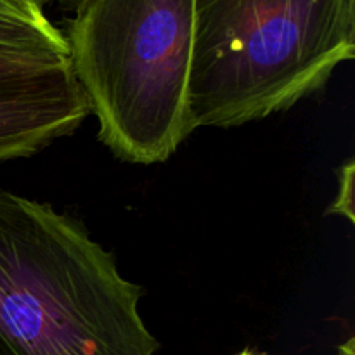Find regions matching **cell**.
Returning a JSON list of instances; mask_svg holds the SVG:
<instances>
[{"mask_svg":"<svg viewBox=\"0 0 355 355\" xmlns=\"http://www.w3.org/2000/svg\"><path fill=\"white\" fill-rule=\"evenodd\" d=\"M142 295L82 222L0 189V355H156Z\"/></svg>","mask_w":355,"mask_h":355,"instance_id":"cell-1","label":"cell"},{"mask_svg":"<svg viewBox=\"0 0 355 355\" xmlns=\"http://www.w3.org/2000/svg\"><path fill=\"white\" fill-rule=\"evenodd\" d=\"M355 58V0H194L191 130L283 113Z\"/></svg>","mask_w":355,"mask_h":355,"instance_id":"cell-2","label":"cell"},{"mask_svg":"<svg viewBox=\"0 0 355 355\" xmlns=\"http://www.w3.org/2000/svg\"><path fill=\"white\" fill-rule=\"evenodd\" d=\"M193 31L194 0H83L73 10L69 64L116 158L163 163L193 134Z\"/></svg>","mask_w":355,"mask_h":355,"instance_id":"cell-3","label":"cell"},{"mask_svg":"<svg viewBox=\"0 0 355 355\" xmlns=\"http://www.w3.org/2000/svg\"><path fill=\"white\" fill-rule=\"evenodd\" d=\"M89 114L68 54L0 45V163L37 155Z\"/></svg>","mask_w":355,"mask_h":355,"instance_id":"cell-4","label":"cell"},{"mask_svg":"<svg viewBox=\"0 0 355 355\" xmlns=\"http://www.w3.org/2000/svg\"><path fill=\"white\" fill-rule=\"evenodd\" d=\"M0 45L68 54L64 31L54 26L38 2L0 0Z\"/></svg>","mask_w":355,"mask_h":355,"instance_id":"cell-5","label":"cell"},{"mask_svg":"<svg viewBox=\"0 0 355 355\" xmlns=\"http://www.w3.org/2000/svg\"><path fill=\"white\" fill-rule=\"evenodd\" d=\"M354 175H355V163L354 159H349L345 165L338 168V196L333 201L326 215H342L350 224H354Z\"/></svg>","mask_w":355,"mask_h":355,"instance_id":"cell-6","label":"cell"},{"mask_svg":"<svg viewBox=\"0 0 355 355\" xmlns=\"http://www.w3.org/2000/svg\"><path fill=\"white\" fill-rule=\"evenodd\" d=\"M40 2L42 3H44V2H51V3H54V6L61 7V9L73 12V10H75L76 7H78L80 3L83 2V0H40Z\"/></svg>","mask_w":355,"mask_h":355,"instance_id":"cell-7","label":"cell"},{"mask_svg":"<svg viewBox=\"0 0 355 355\" xmlns=\"http://www.w3.org/2000/svg\"><path fill=\"white\" fill-rule=\"evenodd\" d=\"M355 340L350 338L349 342L343 343L342 347H340V355H355Z\"/></svg>","mask_w":355,"mask_h":355,"instance_id":"cell-8","label":"cell"},{"mask_svg":"<svg viewBox=\"0 0 355 355\" xmlns=\"http://www.w3.org/2000/svg\"><path fill=\"white\" fill-rule=\"evenodd\" d=\"M238 355H270V354H266V352H257V350H243V352H239Z\"/></svg>","mask_w":355,"mask_h":355,"instance_id":"cell-9","label":"cell"},{"mask_svg":"<svg viewBox=\"0 0 355 355\" xmlns=\"http://www.w3.org/2000/svg\"><path fill=\"white\" fill-rule=\"evenodd\" d=\"M24 2H38V3H42L40 0H24ZM42 6H44V3H42Z\"/></svg>","mask_w":355,"mask_h":355,"instance_id":"cell-10","label":"cell"}]
</instances>
